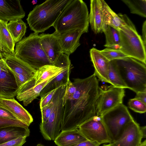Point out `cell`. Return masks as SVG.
Masks as SVG:
<instances>
[{"mask_svg":"<svg viewBox=\"0 0 146 146\" xmlns=\"http://www.w3.org/2000/svg\"><path fill=\"white\" fill-rule=\"evenodd\" d=\"M53 106V103L51 100L48 104L40 109L41 113V123L46 122L52 112Z\"/></svg>","mask_w":146,"mask_h":146,"instance_id":"cell-35","label":"cell"},{"mask_svg":"<svg viewBox=\"0 0 146 146\" xmlns=\"http://www.w3.org/2000/svg\"><path fill=\"white\" fill-rule=\"evenodd\" d=\"M103 32L106 37V44L104 46L107 48L119 49L120 38L118 30L108 25H106Z\"/></svg>","mask_w":146,"mask_h":146,"instance_id":"cell-28","label":"cell"},{"mask_svg":"<svg viewBox=\"0 0 146 146\" xmlns=\"http://www.w3.org/2000/svg\"><path fill=\"white\" fill-rule=\"evenodd\" d=\"M58 88L45 94L40 97L41 99L39 104L40 109L47 105L50 103Z\"/></svg>","mask_w":146,"mask_h":146,"instance_id":"cell-36","label":"cell"},{"mask_svg":"<svg viewBox=\"0 0 146 146\" xmlns=\"http://www.w3.org/2000/svg\"><path fill=\"white\" fill-rule=\"evenodd\" d=\"M32 1V3L33 4H36L37 1Z\"/></svg>","mask_w":146,"mask_h":146,"instance_id":"cell-45","label":"cell"},{"mask_svg":"<svg viewBox=\"0 0 146 146\" xmlns=\"http://www.w3.org/2000/svg\"><path fill=\"white\" fill-rule=\"evenodd\" d=\"M0 52L1 53H2V52H3L2 46L1 45V44L0 43Z\"/></svg>","mask_w":146,"mask_h":146,"instance_id":"cell-44","label":"cell"},{"mask_svg":"<svg viewBox=\"0 0 146 146\" xmlns=\"http://www.w3.org/2000/svg\"><path fill=\"white\" fill-rule=\"evenodd\" d=\"M72 83L76 90L63 106L61 131L78 129L82 123L96 115L99 87L95 74L83 79H74Z\"/></svg>","mask_w":146,"mask_h":146,"instance_id":"cell-1","label":"cell"},{"mask_svg":"<svg viewBox=\"0 0 146 146\" xmlns=\"http://www.w3.org/2000/svg\"><path fill=\"white\" fill-rule=\"evenodd\" d=\"M72 0H47L35 6L27 20L31 30L38 34L53 26L60 14Z\"/></svg>","mask_w":146,"mask_h":146,"instance_id":"cell-3","label":"cell"},{"mask_svg":"<svg viewBox=\"0 0 146 146\" xmlns=\"http://www.w3.org/2000/svg\"><path fill=\"white\" fill-rule=\"evenodd\" d=\"M66 88V84L58 87L52 100L54 106L52 112L46 122L40 123V132L43 138L48 141L54 140L61 130L63 114V98Z\"/></svg>","mask_w":146,"mask_h":146,"instance_id":"cell-6","label":"cell"},{"mask_svg":"<svg viewBox=\"0 0 146 146\" xmlns=\"http://www.w3.org/2000/svg\"><path fill=\"white\" fill-rule=\"evenodd\" d=\"M139 146H146V141L145 140L143 142H142L141 144Z\"/></svg>","mask_w":146,"mask_h":146,"instance_id":"cell-43","label":"cell"},{"mask_svg":"<svg viewBox=\"0 0 146 146\" xmlns=\"http://www.w3.org/2000/svg\"><path fill=\"white\" fill-rule=\"evenodd\" d=\"M86 140L77 129L61 131L54 141L57 146H76Z\"/></svg>","mask_w":146,"mask_h":146,"instance_id":"cell-22","label":"cell"},{"mask_svg":"<svg viewBox=\"0 0 146 146\" xmlns=\"http://www.w3.org/2000/svg\"><path fill=\"white\" fill-rule=\"evenodd\" d=\"M11 126H19L25 127H29L26 124L18 119L0 117V129Z\"/></svg>","mask_w":146,"mask_h":146,"instance_id":"cell-33","label":"cell"},{"mask_svg":"<svg viewBox=\"0 0 146 146\" xmlns=\"http://www.w3.org/2000/svg\"><path fill=\"white\" fill-rule=\"evenodd\" d=\"M20 0H0V20L8 22L22 19L25 12Z\"/></svg>","mask_w":146,"mask_h":146,"instance_id":"cell-16","label":"cell"},{"mask_svg":"<svg viewBox=\"0 0 146 146\" xmlns=\"http://www.w3.org/2000/svg\"><path fill=\"white\" fill-rule=\"evenodd\" d=\"M90 55L95 69L94 74L101 81L110 84L108 76L110 61L100 50L93 48L90 49Z\"/></svg>","mask_w":146,"mask_h":146,"instance_id":"cell-17","label":"cell"},{"mask_svg":"<svg viewBox=\"0 0 146 146\" xmlns=\"http://www.w3.org/2000/svg\"><path fill=\"white\" fill-rule=\"evenodd\" d=\"M7 28L15 44L22 39L27 28L26 23L22 19L9 21L7 24Z\"/></svg>","mask_w":146,"mask_h":146,"instance_id":"cell-26","label":"cell"},{"mask_svg":"<svg viewBox=\"0 0 146 146\" xmlns=\"http://www.w3.org/2000/svg\"><path fill=\"white\" fill-rule=\"evenodd\" d=\"M128 105L129 108L135 112L140 113L146 112V104L134 98L129 99Z\"/></svg>","mask_w":146,"mask_h":146,"instance_id":"cell-32","label":"cell"},{"mask_svg":"<svg viewBox=\"0 0 146 146\" xmlns=\"http://www.w3.org/2000/svg\"><path fill=\"white\" fill-rule=\"evenodd\" d=\"M124 89L112 85L104 88L99 87L96 106V115L101 116L107 111L122 103L125 96Z\"/></svg>","mask_w":146,"mask_h":146,"instance_id":"cell-9","label":"cell"},{"mask_svg":"<svg viewBox=\"0 0 146 146\" xmlns=\"http://www.w3.org/2000/svg\"><path fill=\"white\" fill-rule=\"evenodd\" d=\"M1 53L0 52V59H3L2 56L1 55Z\"/></svg>","mask_w":146,"mask_h":146,"instance_id":"cell-48","label":"cell"},{"mask_svg":"<svg viewBox=\"0 0 146 146\" xmlns=\"http://www.w3.org/2000/svg\"><path fill=\"white\" fill-rule=\"evenodd\" d=\"M0 106L8 111L18 119L29 126L33 121V118L31 114L14 98H0Z\"/></svg>","mask_w":146,"mask_h":146,"instance_id":"cell-19","label":"cell"},{"mask_svg":"<svg viewBox=\"0 0 146 146\" xmlns=\"http://www.w3.org/2000/svg\"><path fill=\"white\" fill-rule=\"evenodd\" d=\"M89 21L92 30L96 34L103 32L106 25L104 23L101 0H91Z\"/></svg>","mask_w":146,"mask_h":146,"instance_id":"cell-21","label":"cell"},{"mask_svg":"<svg viewBox=\"0 0 146 146\" xmlns=\"http://www.w3.org/2000/svg\"><path fill=\"white\" fill-rule=\"evenodd\" d=\"M56 76L50 77L35 85V78L28 81L19 88L16 95L17 98L19 101L23 102L25 106H27L40 96L42 90Z\"/></svg>","mask_w":146,"mask_h":146,"instance_id":"cell-14","label":"cell"},{"mask_svg":"<svg viewBox=\"0 0 146 146\" xmlns=\"http://www.w3.org/2000/svg\"><path fill=\"white\" fill-rule=\"evenodd\" d=\"M146 126L141 127V129L143 135V138L146 137Z\"/></svg>","mask_w":146,"mask_h":146,"instance_id":"cell-42","label":"cell"},{"mask_svg":"<svg viewBox=\"0 0 146 146\" xmlns=\"http://www.w3.org/2000/svg\"><path fill=\"white\" fill-rule=\"evenodd\" d=\"M100 116L109 134L111 142L118 137L128 123L134 120L127 107L123 103Z\"/></svg>","mask_w":146,"mask_h":146,"instance_id":"cell-8","label":"cell"},{"mask_svg":"<svg viewBox=\"0 0 146 146\" xmlns=\"http://www.w3.org/2000/svg\"><path fill=\"white\" fill-rule=\"evenodd\" d=\"M8 22L0 20V42L3 52L14 54L15 43L7 28Z\"/></svg>","mask_w":146,"mask_h":146,"instance_id":"cell-25","label":"cell"},{"mask_svg":"<svg viewBox=\"0 0 146 146\" xmlns=\"http://www.w3.org/2000/svg\"><path fill=\"white\" fill-rule=\"evenodd\" d=\"M14 54L36 71L44 66L52 65L42 48L39 35L34 32L16 43Z\"/></svg>","mask_w":146,"mask_h":146,"instance_id":"cell-4","label":"cell"},{"mask_svg":"<svg viewBox=\"0 0 146 146\" xmlns=\"http://www.w3.org/2000/svg\"><path fill=\"white\" fill-rule=\"evenodd\" d=\"M108 76L110 84L115 87L128 88L123 81L113 60L110 61Z\"/></svg>","mask_w":146,"mask_h":146,"instance_id":"cell-29","label":"cell"},{"mask_svg":"<svg viewBox=\"0 0 146 146\" xmlns=\"http://www.w3.org/2000/svg\"><path fill=\"white\" fill-rule=\"evenodd\" d=\"M72 68V66L70 67L57 75L42 90L40 96L41 97L52 90L66 84L70 80V75Z\"/></svg>","mask_w":146,"mask_h":146,"instance_id":"cell-27","label":"cell"},{"mask_svg":"<svg viewBox=\"0 0 146 146\" xmlns=\"http://www.w3.org/2000/svg\"><path fill=\"white\" fill-rule=\"evenodd\" d=\"M136 94L134 98L146 104V92H140Z\"/></svg>","mask_w":146,"mask_h":146,"instance_id":"cell-39","label":"cell"},{"mask_svg":"<svg viewBox=\"0 0 146 146\" xmlns=\"http://www.w3.org/2000/svg\"><path fill=\"white\" fill-rule=\"evenodd\" d=\"M102 9L104 23L118 30L122 27L132 24L125 15L117 14L103 0H101Z\"/></svg>","mask_w":146,"mask_h":146,"instance_id":"cell-18","label":"cell"},{"mask_svg":"<svg viewBox=\"0 0 146 146\" xmlns=\"http://www.w3.org/2000/svg\"><path fill=\"white\" fill-rule=\"evenodd\" d=\"M113 60L128 88L136 93L146 92L145 64L130 57Z\"/></svg>","mask_w":146,"mask_h":146,"instance_id":"cell-5","label":"cell"},{"mask_svg":"<svg viewBox=\"0 0 146 146\" xmlns=\"http://www.w3.org/2000/svg\"><path fill=\"white\" fill-rule=\"evenodd\" d=\"M76 90V86L70 79L66 84V88L63 98V105H64L66 101L71 99Z\"/></svg>","mask_w":146,"mask_h":146,"instance_id":"cell-34","label":"cell"},{"mask_svg":"<svg viewBox=\"0 0 146 146\" xmlns=\"http://www.w3.org/2000/svg\"><path fill=\"white\" fill-rule=\"evenodd\" d=\"M72 65L60 67L53 65H46L39 68L35 77V85L38 84L48 78L56 76Z\"/></svg>","mask_w":146,"mask_h":146,"instance_id":"cell-24","label":"cell"},{"mask_svg":"<svg viewBox=\"0 0 146 146\" xmlns=\"http://www.w3.org/2000/svg\"><path fill=\"white\" fill-rule=\"evenodd\" d=\"M146 21H145L143 23L142 28V37H141L144 44L146 46Z\"/></svg>","mask_w":146,"mask_h":146,"instance_id":"cell-41","label":"cell"},{"mask_svg":"<svg viewBox=\"0 0 146 146\" xmlns=\"http://www.w3.org/2000/svg\"><path fill=\"white\" fill-rule=\"evenodd\" d=\"M19 88L13 73L4 60L0 59V98H14Z\"/></svg>","mask_w":146,"mask_h":146,"instance_id":"cell-12","label":"cell"},{"mask_svg":"<svg viewBox=\"0 0 146 146\" xmlns=\"http://www.w3.org/2000/svg\"><path fill=\"white\" fill-rule=\"evenodd\" d=\"M100 51L109 61L122 59L129 57L119 49L107 48Z\"/></svg>","mask_w":146,"mask_h":146,"instance_id":"cell-31","label":"cell"},{"mask_svg":"<svg viewBox=\"0 0 146 146\" xmlns=\"http://www.w3.org/2000/svg\"><path fill=\"white\" fill-rule=\"evenodd\" d=\"M36 146H45L41 144H38Z\"/></svg>","mask_w":146,"mask_h":146,"instance_id":"cell-46","label":"cell"},{"mask_svg":"<svg viewBox=\"0 0 146 146\" xmlns=\"http://www.w3.org/2000/svg\"><path fill=\"white\" fill-rule=\"evenodd\" d=\"M29 127L11 126L0 129V144L21 137L29 136Z\"/></svg>","mask_w":146,"mask_h":146,"instance_id":"cell-23","label":"cell"},{"mask_svg":"<svg viewBox=\"0 0 146 146\" xmlns=\"http://www.w3.org/2000/svg\"><path fill=\"white\" fill-rule=\"evenodd\" d=\"M0 117L17 119L13 114L5 109L0 106Z\"/></svg>","mask_w":146,"mask_h":146,"instance_id":"cell-38","label":"cell"},{"mask_svg":"<svg viewBox=\"0 0 146 146\" xmlns=\"http://www.w3.org/2000/svg\"><path fill=\"white\" fill-rule=\"evenodd\" d=\"M84 33L80 30H75L59 34V40L62 53L69 55L80 45V39Z\"/></svg>","mask_w":146,"mask_h":146,"instance_id":"cell-20","label":"cell"},{"mask_svg":"<svg viewBox=\"0 0 146 146\" xmlns=\"http://www.w3.org/2000/svg\"><path fill=\"white\" fill-rule=\"evenodd\" d=\"M89 24V14L86 3L82 0H72L53 27L59 34L75 30L87 33Z\"/></svg>","mask_w":146,"mask_h":146,"instance_id":"cell-2","label":"cell"},{"mask_svg":"<svg viewBox=\"0 0 146 146\" xmlns=\"http://www.w3.org/2000/svg\"><path fill=\"white\" fill-rule=\"evenodd\" d=\"M59 35V34L56 31L51 34L42 33L39 35L42 48L52 65L62 53Z\"/></svg>","mask_w":146,"mask_h":146,"instance_id":"cell-15","label":"cell"},{"mask_svg":"<svg viewBox=\"0 0 146 146\" xmlns=\"http://www.w3.org/2000/svg\"><path fill=\"white\" fill-rule=\"evenodd\" d=\"M78 129L87 140L96 142L100 145L111 142L100 116L96 115L81 124Z\"/></svg>","mask_w":146,"mask_h":146,"instance_id":"cell-10","label":"cell"},{"mask_svg":"<svg viewBox=\"0 0 146 146\" xmlns=\"http://www.w3.org/2000/svg\"><path fill=\"white\" fill-rule=\"evenodd\" d=\"M120 38V50L124 53L146 64V46L133 23L119 30Z\"/></svg>","mask_w":146,"mask_h":146,"instance_id":"cell-7","label":"cell"},{"mask_svg":"<svg viewBox=\"0 0 146 146\" xmlns=\"http://www.w3.org/2000/svg\"><path fill=\"white\" fill-rule=\"evenodd\" d=\"M129 7L131 13L146 17V0H122Z\"/></svg>","mask_w":146,"mask_h":146,"instance_id":"cell-30","label":"cell"},{"mask_svg":"<svg viewBox=\"0 0 146 146\" xmlns=\"http://www.w3.org/2000/svg\"><path fill=\"white\" fill-rule=\"evenodd\" d=\"M143 138L141 127L133 120L128 123L111 146H139Z\"/></svg>","mask_w":146,"mask_h":146,"instance_id":"cell-13","label":"cell"},{"mask_svg":"<svg viewBox=\"0 0 146 146\" xmlns=\"http://www.w3.org/2000/svg\"><path fill=\"white\" fill-rule=\"evenodd\" d=\"M1 54L3 58L13 73L19 88L35 78L36 71L17 57L14 54L3 52Z\"/></svg>","mask_w":146,"mask_h":146,"instance_id":"cell-11","label":"cell"},{"mask_svg":"<svg viewBox=\"0 0 146 146\" xmlns=\"http://www.w3.org/2000/svg\"><path fill=\"white\" fill-rule=\"evenodd\" d=\"M102 146H111L109 144H104Z\"/></svg>","mask_w":146,"mask_h":146,"instance_id":"cell-47","label":"cell"},{"mask_svg":"<svg viewBox=\"0 0 146 146\" xmlns=\"http://www.w3.org/2000/svg\"><path fill=\"white\" fill-rule=\"evenodd\" d=\"M26 137H21L0 144V146H22L26 142Z\"/></svg>","mask_w":146,"mask_h":146,"instance_id":"cell-37","label":"cell"},{"mask_svg":"<svg viewBox=\"0 0 146 146\" xmlns=\"http://www.w3.org/2000/svg\"><path fill=\"white\" fill-rule=\"evenodd\" d=\"M100 145L96 142L87 140L80 143L76 146H100Z\"/></svg>","mask_w":146,"mask_h":146,"instance_id":"cell-40","label":"cell"}]
</instances>
